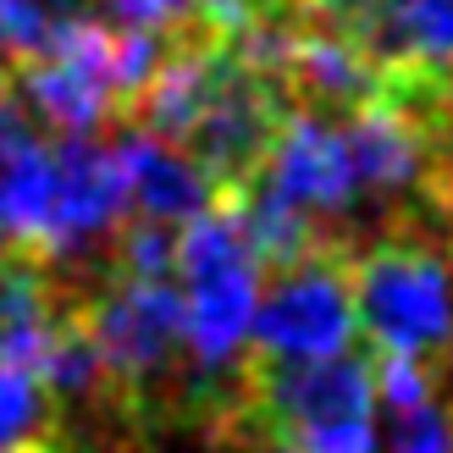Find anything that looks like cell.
Listing matches in <instances>:
<instances>
[{"label":"cell","instance_id":"1","mask_svg":"<svg viewBox=\"0 0 453 453\" xmlns=\"http://www.w3.org/2000/svg\"><path fill=\"white\" fill-rule=\"evenodd\" d=\"M381 398L371 349L332 359L243 354L233 403L205 426L233 453H381Z\"/></svg>","mask_w":453,"mask_h":453},{"label":"cell","instance_id":"2","mask_svg":"<svg viewBox=\"0 0 453 453\" xmlns=\"http://www.w3.org/2000/svg\"><path fill=\"white\" fill-rule=\"evenodd\" d=\"M78 326L105 359L117 410L133 432H161L188 420L194 359H188V304L177 277H122L111 265L73 271Z\"/></svg>","mask_w":453,"mask_h":453},{"label":"cell","instance_id":"3","mask_svg":"<svg viewBox=\"0 0 453 453\" xmlns=\"http://www.w3.org/2000/svg\"><path fill=\"white\" fill-rule=\"evenodd\" d=\"M354 310L365 349L453 359V243L426 221H393L354 243Z\"/></svg>","mask_w":453,"mask_h":453},{"label":"cell","instance_id":"4","mask_svg":"<svg viewBox=\"0 0 453 453\" xmlns=\"http://www.w3.org/2000/svg\"><path fill=\"white\" fill-rule=\"evenodd\" d=\"M354 337V243H326L293 265L265 271L249 332L255 359H332L349 354Z\"/></svg>","mask_w":453,"mask_h":453},{"label":"cell","instance_id":"5","mask_svg":"<svg viewBox=\"0 0 453 453\" xmlns=\"http://www.w3.org/2000/svg\"><path fill=\"white\" fill-rule=\"evenodd\" d=\"M255 183L271 188L299 216H310L315 226H326L332 238L359 243L354 216H365V211H359V183H354L349 139H343V117L293 105Z\"/></svg>","mask_w":453,"mask_h":453},{"label":"cell","instance_id":"6","mask_svg":"<svg viewBox=\"0 0 453 453\" xmlns=\"http://www.w3.org/2000/svg\"><path fill=\"white\" fill-rule=\"evenodd\" d=\"M117 155H122V166H127V199H133L127 211L183 226L188 216H199L205 205H216L211 177L194 166L188 150L155 139V133L127 127L122 139H117Z\"/></svg>","mask_w":453,"mask_h":453},{"label":"cell","instance_id":"7","mask_svg":"<svg viewBox=\"0 0 453 453\" xmlns=\"http://www.w3.org/2000/svg\"><path fill=\"white\" fill-rule=\"evenodd\" d=\"M0 453H78L61 393L6 359H0Z\"/></svg>","mask_w":453,"mask_h":453},{"label":"cell","instance_id":"8","mask_svg":"<svg viewBox=\"0 0 453 453\" xmlns=\"http://www.w3.org/2000/svg\"><path fill=\"white\" fill-rule=\"evenodd\" d=\"M78 12L83 0H0V56H6V66L44 50L50 34Z\"/></svg>","mask_w":453,"mask_h":453},{"label":"cell","instance_id":"9","mask_svg":"<svg viewBox=\"0 0 453 453\" xmlns=\"http://www.w3.org/2000/svg\"><path fill=\"white\" fill-rule=\"evenodd\" d=\"M432 172H426V226L453 243V83L432 95Z\"/></svg>","mask_w":453,"mask_h":453},{"label":"cell","instance_id":"10","mask_svg":"<svg viewBox=\"0 0 453 453\" xmlns=\"http://www.w3.org/2000/svg\"><path fill=\"white\" fill-rule=\"evenodd\" d=\"M381 453H453V388H448V381H442L437 398L388 415Z\"/></svg>","mask_w":453,"mask_h":453},{"label":"cell","instance_id":"11","mask_svg":"<svg viewBox=\"0 0 453 453\" xmlns=\"http://www.w3.org/2000/svg\"><path fill=\"white\" fill-rule=\"evenodd\" d=\"M83 12L111 22V28H139L161 39H205L194 28V0H83Z\"/></svg>","mask_w":453,"mask_h":453},{"label":"cell","instance_id":"12","mask_svg":"<svg viewBox=\"0 0 453 453\" xmlns=\"http://www.w3.org/2000/svg\"><path fill=\"white\" fill-rule=\"evenodd\" d=\"M448 376H453V359H448Z\"/></svg>","mask_w":453,"mask_h":453}]
</instances>
